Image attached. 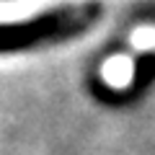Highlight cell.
<instances>
[{
    "mask_svg": "<svg viewBox=\"0 0 155 155\" xmlns=\"http://www.w3.org/2000/svg\"><path fill=\"white\" fill-rule=\"evenodd\" d=\"M132 72H134V62L132 57H124V54H116L101 67V78L106 80V85L114 91H122L132 83Z\"/></svg>",
    "mask_w": 155,
    "mask_h": 155,
    "instance_id": "2",
    "label": "cell"
},
{
    "mask_svg": "<svg viewBox=\"0 0 155 155\" xmlns=\"http://www.w3.org/2000/svg\"><path fill=\"white\" fill-rule=\"evenodd\" d=\"M72 18L67 13H54V16L44 18H31L23 23H0V52L11 49H23V47H34L39 41L57 36L60 31L72 26Z\"/></svg>",
    "mask_w": 155,
    "mask_h": 155,
    "instance_id": "1",
    "label": "cell"
},
{
    "mask_svg": "<svg viewBox=\"0 0 155 155\" xmlns=\"http://www.w3.org/2000/svg\"><path fill=\"white\" fill-rule=\"evenodd\" d=\"M132 44L137 49H153L155 47V28H137L132 36Z\"/></svg>",
    "mask_w": 155,
    "mask_h": 155,
    "instance_id": "3",
    "label": "cell"
}]
</instances>
